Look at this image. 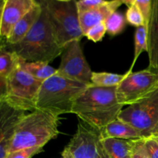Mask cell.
I'll return each instance as SVG.
<instances>
[{"mask_svg":"<svg viewBox=\"0 0 158 158\" xmlns=\"http://www.w3.org/2000/svg\"><path fill=\"white\" fill-rule=\"evenodd\" d=\"M35 0H5L1 15L0 35L6 41L16 23L36 4Z\"/></svg>","mask_w":158,"mask_h":158,"instance_id":"12","label":"cell"},{"mask_svg":"<svg viewBox=\"0 0 158 158\" xmlns=\"http://www.w3.org/2000/svg\"><path fill=\"white\" fill-rule=\"evenodd\" d=\"M60 116L35 110L26 114L15 128L9 153L33 148H43L60 134Z\"/></svg>","mask_w":158,"mask_h":158,"instance_id":"3","label":"cell"},{"mask_svg":"<svg viewBox=\"0 0 158 158\" xmlns=\"http://www.w3.org/2000/svg\"><path fill=\"white\" fill-rule=\"evenodd\" d=\"M40 2L43 8L41 15L27 35L16 44L6 45L24 61L49 64L61 56L64 48L57 42L46 7Z\"/></svg>","mask_w":158,"mask_h":158,"instance_id":"2","label":"cell"},{"mask_svg":"<svg viewBox=\"0 0 158 158\" xmlns=\"http://www.w3.org/2000/svg\"><path fill=\"white\" fill-rule=\"evenodd\" d=\"M137 140L102 138L106 158H131Z\"/></svg>","mask_w":158,"mask_h":158,"instance_id":"17","label":"cell"},{"mask_svg":"<svg viewBox=\"0 0 158 158\" xmlns=\"http://www.w3.org/2000/svg\"><path fill=\"white\" fill-rule=\"evenodd\" d=\"M158 89V74L148 69L127 76L117 87V99L122 106L134 105Z\"/></svg>","mask_w":158,"mask_h":158,"instance_id":"7","label":"cell"},{"mask_svg":"<svg viewBox=\"0 0 158 158\" xmlns=\"http://www.w3.org/2000/svg\"><path fill=\"white\" fill-rule=\"evenodd\" d=\"M5 0H0V28H1V15H2V12L3 6H4ZM2 43V39L1 35H0V43Z\"/></svg>","mask_w":158,"mask_h":158,"instance_id":"31","label":"cell"},{"mask_svg":"<svg viewBox=\"0 0 158 158\" xmlns=\"http://www.w3.org/2000/svg\"><path fill=\"white\" fill-rule=\"evenodd\" d=\"M108 1L105 0H80L77 1V6L78 13L81 14L87 11L92 10L96 8L100 7L106 4Z\"/></svg>","mask_w":158,"mask_h":158,"instance_id":"25","label":"cell"},{"mask_svg":"<svg viewBox=\"0 0 158 158\" xmlns=\"http://www.w3.org/2000/svg\"><path fill=\"white\" fill-rule=\"evenodd\" d=\"M19 66L34 78L45 81L56 73V69L43 62H26L20 59Z\"/></svg>","mask_w":158,"mask_h":158,"instance_id":"19","label":"cell"},{"mask_svg":"<svg viewBox=\"0 0 158 158\" xmlns=\"http://www.w3.org/2000/svg\"><path fill=\"white\" fill-rule=\"evenodd\" d=\"M134 2L144 19L145 26L148 27L152 9V0H134Z\"/></svg>","mask_w":158,"mask_h":158,"instance_id":"26","label":"cell"},{"mask_svg":"<svg viewBox=\"0 0 158 158\" xmlns=\"http://www.w3.org/2000/svg\"><path fill=\"white\" fill-rule=\"evenodd\" d=\"M106 33V26H105V23H102L97 25V26H94V27L90 28L85 33L84 36H86L88 40H91V41L94 42V43H98V42H100L103 40Z\"/></svg>","mask_w":158,"mask_h":158,"instance_id":"24","label":"cell"},{"mask_svg":"<svg viewBox=\"0 0 158 158\" xmlns=\"http://www.w3.org/2000/svg\"><path fill=\"white\" fill-rule=\"evenodd\" d=\"M106 32L110 35H117L121 33L127 24L126 17L117 11L113 12L105 21Z\"/></svg>","mask_w":158,"mask_h":158,"instance_id":"22","label":"cell"},{"mask_svg":"<svg viewBox=\"0 0 158 158\" xmlns=\"http://www.w3.org/2000/svg\"><path fill=\"white\" fill-rule=\"evenodd\" d=\"M102 138H114L121 140L143 139L141 133L131 125L119 120H113L100 131Z\"/></svg>","mask_w":158,"mask_h":158,"instance_id":"16","label":"cell"},{"mask_svg":"<svg viewBox=\"0 0 158 158\" xmlns=\"http://www.w3.org/2000/svg\"><path fill=\"white\" fill-rule=\"evenodd\" d=\"M143 144L150 158H158V141L154 137L143 138Z\"/></svg>","mask_w":158,"mask_h":158,"instance_id":"28","label":"cell"},{"mask_svg":"<svg viewBox=\"0 0 158 158\" xmlns=\"http://www.w3.org/2000/svg\"><path fill=\"white\" fill-rule=\"evenodd\" d=\"M149 69H151V71H153L154 73H155L158 74V69H151V68H148Z\"/></svg>","mask_w":158,"mask_h":158,"instance_id":"33","label":"cell"},{"mask_svg":"<svg viewBox=\"0 0 158 158\" xmlns=\"http://www.w3.org/2000/svg\"><path fill=\"white\" fill-rule=\"evenodd\" d=\"M42 9V5L40 2H37L36 4L14 26L9 38L6 40V44L15 45L21 41L38 21L41 15Z\"/></svg>","mask_w":158,"mask_h":158,"instance_id":"14","label":"cell"},{"mask_svg":"<svg viewBox=\"0 0 158 158\" xmlns=\"http://www.w3.org/2000/svg\"><path fill=\"white\" fill-rule=\"evenodd\" d=\"M122 4H123V1H118V0L108 1L106 4L103 5L100 7L79 14L80 27H81L83 34L85 35V33L94 26H97L100 23H105L108 17L113 12H116L117 9Z\"/></svg>","mask_w":158,"mask_h":158,"instance_id":"13","label":"cell"},{"mask_svg":"<svg viewBox=\"0 0 158 158\" xmlns=\"http://www.w3.org/2000/svg\"><path fill=\"white\" fill-rule=\"evenodd\" d=\"M148 27L146 26H142L136 29L134 35V56L131 69L128 71L132 72L133 68L140 54L144 51L148 52Z\"/></svg>","mask_w":158,"mask_h":158,"instance_id":"21","label":"cell"},{"mask_svg":"<svg viewBox=\"0 0 158 158\" xmlns=\"http://www.w3.org/2000/svg\"><path fill=\"white\" fill-rule=\"evenodd\" d=\"M154 139H155L156 140H157V141H158V137H154Z\"/></svg>","mask_w":158,"mask_h":158,"instance_id":"34","label":"cell"},{"mask_svg":"<svg viewBox=\"0 0 158 158\" xmlns=\"http://www.w3.org/2000/svg\"><path fill=\"white\" fill-rule=\"evenodd\" d=\"M49 20L59 44L64 48L71 42L84 37L80 27L77 1L44 0Z\"/></svg>","mask_w":158,"mask_h":158,"instance_id":"5","label":"cell"},{"mask_svg":"<svg viewBox=\"0 0 158 158\" xmlns=\"http://www.w3.org/2000/svg\"><path fill=\"white\" fill-rule=\"evenodd\" d=\"M7 93V79L0 77V101L4 100Z\"/></svg>","mask_w":158,"mask_h":158,"instance_id":"30","label":"cell"},{"mask_svg":"<svg viewBox=\"0 0 158 158\" xmlns=\"http://www.w3.org/2000/svg\"><path fill=\"white\" fill-rule=\"evenodd\" d=\"M148 68L158 69V0L152 1V9L148 25Z\"/></svg>","mask_w":158,"mask_h":158,"instance_id":"15","label":"cell"},{"mask_svg":"<svg viewBox=\"0 0 158 158\" xmlns=\"http://www.w3.org/2000/svg\"><path fill=\"white\" fill-rule=\"evenodd\" d=\"M117 119L138 130L143 138L151 137L158 123V89L141 101L122 110Z\"/></svg>","mask_w":158,"mask_h":158,"instance_id":"9","label":"cell"},{"mask_svg":"<svg viewBox=\"0 0 158 158\" xmlns=\"http://www.w3.org/2000/svg\"><path fill=\"white\" fill-rule=\"evenodd\" d=\"M126 76L127 73L124 74H117L106 72H93L91 84L100 87H117Z\"/></svg>","mask_w":158,"mask_h":158,"instance_id":"20","label":"cell"},{"mask_svg":"<svg viewBox=\"0 0 158 158\" xmlns=\"http://www.w3.org/2000/svg\"><path fill=\"white\" fill-rule=\"evenodd\" d=\"M26 114L11 106L5 100L0 101V158H6L10 148L15 128Z\"/></svg>","mask_w":158,"mask_h":158,"instance_id":"11","label":"cell"},{"mask_svg":"<svg viewBox=\"0 0 158 158\" xmlns=\"http://www.w3.org/2000/svg\"><path fill=\"white\" fill-rule=\"evenodd\" d=\"M92 73L83 54L80 40L73 41L65 46L61 54V62L56 69L57 75L89 85Z\"/></svg>","mask_w":158,"mask_h":158,"instance_id":"10","label":"cell"},{"mask_svg":"<svg viewBox=\"0 0 158 158\" xmlns=\"http://www.w3.org/2000/svg\"><path fill=\"white\" fill-rule=\"evenodd\" d=\"M61 154L62 158H106L100 131L79 119L77 131Z\"/></svg>","mask_w":158,"mask_h":158,"instance_id":"8","label":"cell"},{"mask_svg":"<svg viewBox=\"0 0 158 158\" xmlns=\"http://www.w3.org/2000/svg\"><path fill=\"white\" fill-rule=\"evenodd\" d=\"M20 58L9 49L5 43H0V77L7 79L18 67Z\"/></svg>","mask_w":158,"mask_h":158,"instance_id":"18","label":"cell"},{"mask_svg":"<svg viewBox=\"0 0 158 158\" xmlns=\"http://www.w3.org/2000/svg\"><path fill=\"white\" fill-rule=\"evenodd\" d=\"M117 87L89 85L76 100L72 114L89 126L101 131L116 120L123 110V106L117 101Z\"/></svg>","mask_w":158,"mask_h":158,"instance_id":"1","label":"cell"},{"mask_svg":"<svg viewBox=\"0 0 158 158\" xmlns=\"http://www.w3.org/2000/svg\"><path fill=\"white\" fill-rule=\"evenodd\" d=\"M43 151V148H33L19 150V151L8 153L6 158H32L35 154H40Z\"/></svg>","mask_w":158,"mask_h":158,"instance_id":"27","label":"cell"},{"mask_svg":"<svg viewBox=\"0 0 158 158\" xmlns=\"http://www.w3.org/2000/svg\"><path fill=\"white\" fill-rule=\"evenodd\" d=\"M123 4H126L127 6V10L126 12V20L127 23L136 28L140 26H145L144 19L140 13V10L136 6L134 0H128L123 1Z\"/></svg>","mask_w":158,"mask_h":158,"instance_id":"23","label":"cell"},{"mask_svg":"<svg viewBox=\"0 0 158 158\" xmlns=\"http://www.w3.org/2000/svg\"><path fill=\"white\" fill-rule=\"evenodd\" d=\"M89 85L64 78L56 73L43 81L37 98L36 110L57 116L72 114L76 100Z\"/></svg>","mask_w":158,"mask_h":158,"instance_id":"4","label":"cell"},{"mask_svg":"<svg viewBox=\"0 0 158 158\" xmlns=\"http://www.w3.org/2000/svg\"><path fill=\"white\" fill-rule=\"evenodd\" d=\"M158 137V123L157 124V126L155 127V128L154 129V131H153L152 134H151V137Z\"/></svg>","mask_w":158,"mask_h":158,"instance_id":"32","label":"cell"},{"mask_svg":"<svg viewBox=\"0 0 158 158\" xmlns=\"http://www.w3.org/2000/svg\"><path fill=\"white\" fill-rule=\"evenodd\" d=\"M43 81L34 78L18 67L7 78V93L5 101L23 111L36 110L37 98Z\"/></svg>","mask_w":158,"mask_h":158,"instance_id":"6","label":"cell"},{"mask_svg":"<svg viewBox=\"0 0 158 158\" xmlns=\"http://www.w3.org/2000/svg\"><path fill=\"white\" fill-rule=\"evenodd\" d=\"M131 158H150L143 148V139H138L136 140Z\"/></svg>","mask_w":158,"mask_h":158,"instance_id":"29","label":"cell"}]
</instances>
